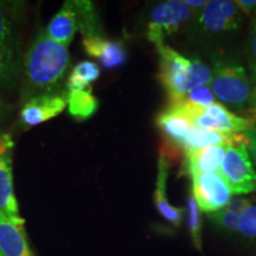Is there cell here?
I'll return each instance as SVG.
<instances>
[{
	"instance_id": "cell-1",
	"label": "cell",
	"mask_w": 256,
	"mask_h": 256,
	"mask_svg": "<svg viewBox=\"0 0 256 256\" xmlns=\"http://www.w3.org/2000/svg\"><path fill=\"white\" fill-rule=\"evenodd\" d=\"M69 68L68 46L51 40L46 30L38 32L23 60L22 102L48 92H63L60 88Z\"/></svg>"
},
{
	"instance_id": "cell-2",
	"label": "cell",
	"mask_w": 256,
	"mask_h": 256,
	"mask_svg": "<svg viewBox=\"0 0 256 256\" xmlns=\"http://www.w3.org/2000/svg\"><path fill=\"white\" fill-rule=\"evenodd\" d=\"M156 51L159 54L158 80L168 95V104H179L192 89L211 83V69L202 60L188 58L166 44L156 48Z\"/></svg>"
},
{
	"instance_id": "cell-3",
	"label": "cell",
	"mask_w": 256,
	"mask_h": 256,
	"mask_svg": "<svg viewBox=\"0 0 256 256\" xmlns=\"http://www.w3.org/2000/svg\"><path fill=\"white\" fill-rule=\"evenodd\" d=\"M78 32L83 37L104 36L98 10L88 0H68L54 16L46 28L51 40L69 46Z\"/></svg>"
},
{
	"instance_id": "cell-4",
	"label": "cell",
	"mask_w": 256,
	"mask_h": 256,
	"mask_svg": "<svg viewBox=\"0 0 256 256\" xmlns=\"http://www.w3.org/2000/svg\"><path fill=\"white\" fill-rule=\"evenodd\" d=\"M211 74L210 88L215 98L234 110H244L252 89L243 66L229 57L215 56Z\"/></svg>"
},
{
	"instance_id": "cell-5",
	"label": "cell",
	"mask_w": 256,
	"mask_h": 256,
	"mask_svg": "<svg viewBox=\"0 0 256 256\" xmlns=\"http://www.w3.org/2000/svg\"><path fill=\"white\" fill-rule=\"evenodd\" d=\"M242 12L235 2L210 0L206 8L191 22L190 38L197 43L217 40L240 28Z\"/></svg>"
},
{
	"instance_id": "cell-6",
	"label": "cell",
	"mask_w": 256,
	"mask_h": 256,
	"mask_svg": "<svg viewBox=\"0 0 256 256\" xmlns=\"http://www.w3.org/2000/svg\"><path fill=\"white\" fill-rule=\"evenodd\" d=\"M171 106L177 107L179 112L191 120L194 127L202 130L222 133H243L250 128L244 118L232 113L218 102L208 107H200L183 100Z\"/></svg>"
},
{
	"instance_id": "cell-7",
	"label": "cell",
	"mask_w": 256,
	"mask_h": 256,
	"mask_svg": "<svg viewBox=\"0 0 256 256\" xmlns=\"http://www.w3.org/2000/svg\"><path fill=\"white\" fill-rule=\"evenodd\" d=\"M23 68L19 32L11 14L0 2V88H12Z\"/></svg>"
},
{
	"instance_id": "cell-8",
	"label": "cell",
	"mask_w": 256,
	"mask_h": 256,
	"mask_svg": "<svg viewBox=\"0 0 256 256\" xmlns=\"http://www.w3.org/2000/svg\"><path fill=\"white\" fill-rule=\"evenodd\" d=\"M191 10L180 0H166L158 2L148 14L147 38L159 48L165 44V38L171 36L192 22Z\"/></svg>"
},
{
	"instance_id": "cell-9",
	"label": "cell",
	"mask_w": 256,
	"mask_h": 256,
	"mask_svg": "<svg viewBox=\"0 0 256 256\" xmlns=\"http://www.w3.org/2000/svg\"><path fill=\"white\" fill-rule=\"evenodd\" d=\"M218 174L232 194L241 196L256 191V172L246 142L228 146Z\"/></svg>"
},
{
	"instance_id": "cell-10",
	"label": "cell",
	"mask_w": 256,
	"mask_h": 256,
	"mask_svg": "<svg viewBox=\"0 0 256 256\" xmlns=\"http://www.w3.org/2000/svg\"><path fill=\"white\" fill-rule=\"evenodd\" d=\"M192 196L200 210L209 215L229 206L232 194L218 172L192 176Z\"/></svg>"
},
{
	"instance_id": "cell-11",
	"label": "cell",
	"mask_w": 256,
	"mask_h": 256,
	"mask_svg": "<svg viewBox=\"0 0 256 256\" xmlns=\"http://www.w3.org/2000/svg\"><path fill=\"white\" fill-rule=\"evenodd\" d=\"M14 140L10 134L0 133V212L14 223L24 226L14 190L12 156Z\"/></svg>"
},
{
	"instance_id": "cell-12",
	"label": "cell",
	"mask_w": 256,
	"mask_h": 256,
	"mask_svg": "<svg viewBox=\"0 0 256 256\" xmlns=\"http://www.w3.org/2000/svg\"><path fill=\"white\" fill-rule=\"evenodd\" d=\"M68 106V92H48L24 102L19 119L25 128H31L60 115Z\"/></svg>"
},
{
	"instance_id": "cell-13",
	"label": "cell",
	"mask_w": 256,
	"mask_h": 256,
	"mask_svg": "<svg viewBox=\"0 0 256 256\" xmlns=\"http://www.w3.org/2000/svg\"><path fill=\"white\" fill-rule=\"evenodd\" d=\"M83 48L88 56L100 62L106 70L120 68L127 62V50L121 42L104 36L83 37Z\"/></svg>"
},
{
	"instance_id": "cell-14",
	"label": "cell",
	"mask_w": 256,
	"mask_h": 256,
	"mask_svg": "<svg viewBox=\"0 0 256 256\" xmlns=\"http://www.w3.org/2000/svg\"><path fill=\"white\" fill-rule=\"evenodd\" d=\"M156 126L162 133L165 145L177 150L182 148L185 136L194 127L188 116L171 104L156 115Z\"/></svg>"
},
{
	"instance_id": "cell-15",
	"label": "cell",
	"mask_w": 256,
	"mask_h": 256,
	"mask_svg": "<svg viewBox=\"0 0 256 256\" xmlns=\"http://www.w3.org/2000/svg\"><path fill=\"white\" fill-rule=\"evenodd\" d=\"M171 162L170 160L162 154L159 156L158 160V174H156V188L153 194V202L158 210L159 215L162 217L172 226H179L183 222V217L185 210L183 208L174 206L170 203L166 196V184H168V168Z\"/></svg>"
},
{
	"instance_id": "cell-16",
	"label": "cell",
	"mask_w": 256,
	"mask_h": 256,
	"mask_svg": "<svg viewBox=\"0 0 256 256\" xmlns=\"http://www.w3.org/2000/svg\"><path fill=\"white\" fill-rule=\"evenodd\" d=\"M0 256H34L23 226L0 212Z\"/></svg>"
},
{
	"instance_id": "cell-17",
	"label": "cell",
	"mask_w": 256,
	"mask_h": 256,
	"mask_svg": "<svg viewBox=\"0 0 256 256\" xmlns=\"http://www.w3.org/2000/svg\"><path fill=\"white\" fill-rule=\"evenodd\" d=\"M229 145H216L185 152L184 168L188 176L216 172L222 165Z\"/></svg>"
},
{
	"instance_id": "cell-18",
	"label": "cell",
	"mask_w": 256,
	"mask_h": 256,
	"mask_svg": "<svg viewBox=\"0 0 256 256\" xmlns=\"http://www.w3.org/2000/svg\"><path fill=\"white\" fill-rule=\"evenodd\" d=\"M238 142H246L244 134L238 133H222L214 132V130H202V128L194 127L185 136L182 142V148L186 151H194V150H202L206 147L216 146V145H235Z\"/></svg>"
},
{
	"instance_id": "cell-19",
	"label": "cell",
	"mask_w": 256,
	"mask_h": 256,
	"mask_svg": "<svg viewBox=\"0 0 256 256\" xmlns=\"http://www.w3.org/2000/svg\"><path fill=\"white\" fill-rule=\"evenodd\" d=\"M101 75V69L98 63L83 60L74 66L68 76L66 88V92L87 90L90 84L96 82Z\"/></svg>"
},
{
	"instance_id": "cell-20",
	"label": "cell",
	"mask_w": 256,
	"mask_h": 256,
	"mask_svg": "<svg viewBox=\"0 0 256 256\" xmlns=\"http://www.w3.org/2000/svg\"><path fill=\"white\" fill-rule=\"evenodd\" d=\"M98 108V101L90 89L68 92V110L74 119L84 121L90 119Z\"/></svg>"
},
{
	"instance_id": "cell-21",
	"label": "cell",
	"mask_w": 256,
	"mask_h": 256,
	"mask_svg": "<svg viewBox=\"0 0 256 256\" xmlns=\"http://www.w3.org/2000/svg\"><path fill=\"white\" fill-rule=\"evenodd\" d=\"M186 216L191 241L197 250L202 252V247H203V240H202V216L200 208H198L192 194H188L186 200Z\"/></svg>"
},
{
	"instance_id": "cell-22",
	"label": "cell",
	"mask_w": 256,
	"mask_h": 256,
	"mask_svg": "<svg viewBox=\"0 0 256 256\" xmlns=\"http://www.w3.org/2000/svg\"><path fill=\"white\" fill-rule=\"evenodd\" d=\"M208 217L212 224H215L217 228L222 232L226 234H238L240 217L241 216L234 212L229 208H224V209L216 211V212L209 214Z\"/></svg>"
},
{
	"instance_id": "cell-23",
	"label": "cell",
	"mask_w": 256,
	"mask_h": 256,
	"mask_svg": "<svg viewBox=\"0 0 256 256\" xmlns=\"http://www.w3.org/2000/svg\"><path fill=\"white\" fill-rule=\"evenodd\" d=\"M238 234L244 238L256 241V203L250 200L240 217Z\"/></svg>"
},
{
	"instance_id": "cell-24",
	"label": "cell",
	"mask_w": 256,
	"mask_h": 256,
	"mask_svg": "<svg viewBox=\"0 0 256 256\" xmlns=\"http://www.w3.org/2000/svg\"><path fill=\"white\" fill-rule=\"evenodd\" d=\"M246 56H247L252 78L256 83V14L252 17L250 28H249L247 44H246Z\"/></svg>"
},
{
	"instance_id": "cell-25",
	"label": "cell",
	"mask_w": 256,
	"mask_h": 256,
	"mask_svg": "<svg viewBox=\"0 0 256 256\" xmlns=\"http://www.w3.org/2000/svg\"><path fill=\"white\" fill-rule=\"evenodd\" d=\"M215 95L209 86H200V87L192 89L184 100L200 107H208L215 104Z\"/></svg>"
},
{
	"instance_id": "cell-26",
	"label": "cell",
	"mask_w": 256,
	"mask_h": 256,
	"mask_svg": "<svg viewBox=\"0 0 256 256\" xmlns=\"http://www.w3.org/2000/svg\"><path fill=\"white\" fill-rule=\"evenodd\" d=\"M246 120L248 121L250 128H256V88L252 90L250 98H249V102L247 106V110H246ZM249 128V130H250Z\"/></svg>"
},
{
	"instance_id": "cell-27",
	"label": "cell",
	"mask_w": 256,
	"mask_h": 256,
	"mask_svg": "<svg viewBox=\"0 0 256 256\" xmlns=\"http://www.w3.org/2000/svg\"><path fill=\"white\" fill-rule=\"evenodd\" d=\"M243 134L247 139V150L252 162L256 165V128L247 130L246 132H243Z\"/></svg>"
},
{
	"instance_id": "cell-28",
	"label": "cell",
	"mask_w": 256,
	"mask_h": 256,
	"mask_svg": "<svg viewBox=\"0 0 256 256\" xmlns=\"http://www.w3.org/2000/svg\"><path fill=\"white\" fill-rule=\"evenodd\" d=\"M249 202H250V200H248V198H242V197L232 198V200H230L229 206L226 208H229V209L232 210L234 212L238 214V215L241 216L243 211L246 210V208L248 206Z\"/></svg>"
},
{
	"instance_id": "cell-29",
	"label": "cell",
	"mask_w": 256,
	"mask_h": 256,
	"mask_svg": "<svg viewBox=\"0 0 256 256\" xmlns=\"http://www.w3.org/2000/svg\"><path fill=\"white\" fill-rule=\"evenodd\" d=\"M183 2L184 4L191 10L194 18L197 17L208 4V0H183Z\"/></svg>"
},
{
	"instance_id": "cell-30",
	"label": "cell",
	"mask_w": 256,
	"mask_h": 256,
	"mask_svg": "<svg viewBox=\"0 0 256 256\" xmlns=\"http://www.w3.org/2000/svg\"><path fill=\"white\" fill-rule=\"evenodd\" d=\"M235 4L244 14L252 16L256 11V0H238Z\"/></svg>"
}]
</instances>
